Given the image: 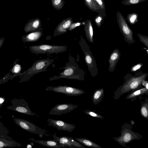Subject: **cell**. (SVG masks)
I'll list each match as a JSON object with an SVG mask.
<instances>
[{
    "mask_svg": "<svg viewBox=\"0 0 148 148\" xmlns=\"http://www.w3.org/2000/svg\"><path fill=\"white\" fill-rule=\"evenodd\" d=\"M53 140L59 143L65 145L69 148H85L81 143L72 137L67 136H58L55 133L52 135Z\"/></svg>",
    "mask_w": 148,
    "mask_h": 148,
    "instance_id": "obj_8",
    "label": "cell"
},
{
    "mask_svg": "<svg viewBox=\"0 0 148 148\" xmlns=\"http://www.w3.org/2000/svg\"><path fill=\"white\" fill-rule=\"evenodd\" d=\"M45 90L62 93L70 96H77L85 93L84 91L82 89L66 86H58L55 87L49 86L47 87Z\"/></svg>",
    "mask_w": 148,
    "mask_h": 148,
    "instance_id": "obj_7",
    "label": "cell"
},
{
    "mask_svg": "<svg viewBox=\"0 0 148 148\" xmlns=\"http://www.w3.org/2000/svg\"><path fill=\"white\" fill-rule=\"evenodd\" d=\"M147 0H124L121 3L125 5H130L138 4Z\"/></svg>",
    "mask_w": 148,
    "mask_h": 148,
    "instance_id": "obj_28",
    "label": "cell"
},
{
    "mask_svg": "<svg viewBox=\"0 0 148 148\" xmlns=\"http://www.w3.org/2000/svg\"><path fill=\"white\" fill-rule=\"evenodd\" d=\"M97 9L98 14L106 16L105 14V2L103 0H93Z\"/></svg>",
    "mask_w": 148,
    "mask_h": 148,
    "instance_id": "obj_23",
    "label": "cell"
},
{
    "mask_svg": "<svg viewBox=\"0 0 148 148\" xmlns=\"http://www.w3.org/2000/svg\"><path fill=\"white\" fill-rule=\"evenodd\" d=\"M79 44L83 52L84 53L85 62L88 66V69L91 73V69L93 66V61L92 57L90 53L88 46L87 45L85 40L81 36L80 37Z\"/></svg>",
    "mask_w": 148,
    "mask_h": 148,
    "instance_id": "obj_12",
    "label": "cell"
},
{
    "mask_svg": "<svg viewBox=\"0 0 148 148\" xmlns=\"http://www.w3.org/2000/svg\"><path fill=\"white\" fill-rule=\"evenodd\" d=\"M137 35L139 37L140 41L144 43L147 47H148V38L147 37L139 34H137Z\"/></svg>",
    "mask_w": 148,
    "mask_h": 148,
    "instance_id": "obj_31",
    "label": "cell"
},
{
    "mask_svg": "<svg viewBox=\"0 0 148 148\" xmlns=\"http://www.w3.org/2000/svg\"><path fill=\"white\" fill-rule=\"evenodd\" d=\"M19 124L24 129L31 133L38 134L40 137H42L43 135L49 136L45 133V132H47L45 130L39 127L30 122L21 120L20 121Z\"/></svg>",
    "mask_w": 148,
    "mask_h": 148,
    "instance_id": "obj_10",
    "label": "cell"
},
{
    "mask_svg": "<svg viewBox=\"0 0 148 148\" xmlns=\"http://www.w3.org/2000/svg\"><path fill=\"white\" fill-rule=\"evenodd\" d=\"M135 123L133 120H131L130 121V125H133Z\"/></svg>",
    "mask_w": 148,
    "mask_h": 148,
    "instance_id": "obj_38",
    "label": "cell"
},
{
    "mask_svg": "<svg viewBox=\"0 0 148 148\" xmlns=\"http://www.w3.org/2000/svg\"><path fill=\"white\" fill-rule=\"evenodd\" d=\"M60 69H64V70L59 73V75L50 78L49 79L50 81L61 78L84 80V72L80 68L75 59L70 55L69 56L68 62L66 63L65 66Z\"/></svg>",
    "mask_w": 148,
    "mask_h": 148,
    "instance_id": "obj_1",
    "label": "cell"
},
{
    "mask_svg": "<svg viewBox=\"0 0 148 148\" xmlns=\"http://www.w3.org/2000/svg\"><path fill=\"white\" fill-rule=\"evenodd\" d=\"M5 40V38L3 37L0 38V49L3 45Z\"/></svg>",
    "mask_w": 148,
    "mask_h": 148,
    "instance_id": "obj_35",
    "label": "cell"
},
{
    "mask_svg": "<svg viewBox=\"0 0 148 148\" xmlns=\"http://www.w3.org/2000/svg\"><path fill=\"white\" fill-rule=\"evenodd\" d=\"M138 15L136 13L129 14H127L126 19L131 25H134L138 21Z\"/></svg>",
    "mask_w": 148,
    "mask_h": 148,
    "instance_id": "obj_24",
    "label": "cell"
},
{
    "mask_svg": "<svg viewBox=\"0 0 148 148\" xmlns=\"http://www.w3.org/2000/svg\"><path fill=\"white\" fill-rule=\"evenodd\" d=\"M83 112L84 113L93 117L100 119H103L104 118L103 116L99 114L98 113L90 110L86 109V110L83 111Z\"/></svg>",
    "mask_w": 148,
    "mask_h": 148,
    "instance_id": "obj_29",
    "label": "cell"
},
{
    "mask_svg": "<svg viewBox=\"0 0 148 148\" xmlns=\"http://www.w3.org/2000/svg\"><path fill=\"white\" fill-rule=\"evenodd\" d=\"M147 75L145 74L138 77H131L117 89L114 92V99H117L124 94L138 89L141 85L142 81L145 79Z\"/></svg>",
    "mask_w": 148,
    "mask_h": 148,
    "instance_id": "obj_3",
    "label": "cell"
},
{
    "mask_svg": "<svg viewBox=\"0 0 148 148\" xmlns=\"http://www.w3.org/2000/svg\"><path fill=\"white\" fill-rule=\"evenodd\" d=\"M116 17L120 30L124 36L125 40L129 43H134L135 41L133 36V32L124 16L120 12L118 11L116 13Z\"/></svg>",
    "mask_w": 148,
    "mask_h": 148,
    "instance_id": "obj_6",
    "label": "cell"
},
{
    "mask_svg": "<svg viewBox=\"0 0 148 148\" xmlns=\"http://www.w3.org/2000/svg\"><path fill=\"white\" fill-rule=\"evenodd\" d=\"M132 127V125L128 123L123 124L122 126L121 135L114 137V140L122 146L127 147L126 144L129 143L134 140L141 139L142 138V136L133 131Z\"/></svg>",
    "mask_w": 148,
    "mask_h": 148,
    "instance_id": "obj_4",
    "label": "cell"
},
{
    "mask_svg": "<svg viewBox=\"0 0 148 148\" xmlns=\"http://www.w3.org/2000/svg\"><path fill=\"white\" fill-rule=\"evenodd\" d=\"M4 143L0 141V148L3 147L4 146Z\"/></svg>",
    "mask_w": 148,
    "mask_h": 148,
    "instance_id": "obj_36",
    "label": "cell"
},
{
    "mask_svg": "<svg viewBox=\"0 0 148 148\" xmlns=\"http://www.w3.org/2000/svg\"><path fill=\"white\" fill-rule=\"evenodd\" d=\"M84 30L87 39L90 42H93V30L91 21L90 19L86 20L84 22Z\"/></svg>",
    "mask_w": 148,
    "mask_h": 148,
    "instance_id": "obj_17",
    "label": "cell"
},
{
    "mask_svg": "<svg viewBox=\"0 0 148 148\" xmlns=\"http://www.w3.org/2000/svg\"><path fill=\"white\" fill-rule=\"evenodd\" d=\"M78 107V106L71 103L58 104L53 107L51 110L49 114L60 115L71 112Z\"/></svg>",
    "mask_w": 148,
    "mask_h": 148,
    "instance_id": "obj_9",
    "label": "cell"
},
{
    "mask_svg": "<svg viewBox=\"0 0 148 148\" xmlns=\"http://www.w3.org/2000/svg\"><path fill=\"white\" fill-rule=\"evenodd\" d=\"M142 66V65L141 64H138L134 66L131 69V71H134L138 70Z\"/></svg>",
    "mask_w": 148,
    "mask_h": 148,
    "instance_id": "obj_33",
    "label": "cell"
},
{
    "mask_svg": "<svg viewBox=\"0 0 148 148\" xmlns=\"http://www.w3.org/2000/svg\"><path fill=\"white\" fill-rule=\"evenodd\" d=\"M75 139L86 146L94 148H101L99 145L88 139L86 138H75Z\"/></svg>",
    "mask_w": 148,
    "mask_h": 148,
    "instance_id": "obj_21",
    "label": "cell"
},
{
    "mask_svg": "<svg viewBox=\"0 0 148 148\" xmlns=\"http://www.w3.org/2000/svg\"><path fill=\"white\" fill-rule=\"evenodd\" d=\"M51 3L53 7L57 10H60L63 8L65 2L64 0H51Z\"/></svg>",
    "mask_w": 148,
    "mask_h": 148,
    "instance_id": "obj_25",
    "label": "cell"
},
{
    "mask_svg": "<svg viewBox=\"0 0 148 148\" xmlns=\"http://www.w3.org/2000/svg\"><path fill=\"white\" fill-rule=\"evenodd\" d=\"M21 66L18 64H16L12 67L11 70V72L17 76L19 75V74L21 70Z\"/></svg>",
    "mask_w": 148,
    "mask_h": 148,
    "instance_id": "obj_30",
    "label": "cell"
},
{
    "mask_svg": "<svg viewBox=\"0 0 148 148\" xmlns=\"http://www.w3.org/2000/svg\"><path fill=\"white\" fill-rule=\"evenodd\" d=\"M47 121L48 122V124L49 125L56 128L59 131L63 130L71 132L76 128L75 125L61 120L48 119Z\"/></svg>",
    "mask_w": 148,
    "mask_h": 148,
    "instance_id": "obj_11",
    "label": "cell"
},
{
    "mask_svg": "<svg viewBox=\"0 0 148 148\" xmlns=\"http://www.w3.org/2000/svg\"><path fill=\"white\" fill-rule=\"evenodd\" d=\"M84 22L82 23V22H75L74 23H73L71 25L69 30V31H71L72 30L74 29L76 27L81 25H82L84 24Z\"/></svg>",
    "mask_w": 148,
    "mask_h": 148,
    "instance_id": "obj_32",
    "label": "cell"
},
{
    "mask_svg": "<svg viewBox=\"0 0 148 148\" xmlns=\"http://www.w3.org/2000/svg\"><path fill=\"white\" fill-rule=\"evenodd\" d=\"M106 16L102 14H98L94 18V21L97 27H100L103 23L104 18Z\"/></svg>",
    "mask_w": 148,
    "mask_h": 148,
    "instance_id": "obj_27",
    "label": "cell"
},
{
    "mask_svg": "<svg viewBox=\"0 0 148 148\" xmlns=\"http://www.w3.org/2000/svg\"><path fill=\"white\" fill-rule=\"evenodd\" d=\"M54 61V59L48 58L36 61L28 69L19 74L21 77V81H27L34 75L46 71Z\"/></svg>",
    "mask_w": 148,
    "mask_h": 148,
    "instance_id": "obj_2",
    "label": "cell"
},
{
    "mask_svg": "<svg viewBox=\"0 0 148 148\" xmlns=\"http://www.w3.org/2000/svg\"><path fill=\"white\" fill-rule=\"evenodd\" d=\"M143 94L148 95V89L145 87L134 90L129 94L126 97L127 99H131V101H133L137 97Z\"/></svg>",
    "mask_w": 148,
    "mask_h": 148,
    "instance_id": "obj_19",
    "label": "cell"
},
{
    "mask_svg": "<svg viewBox=\"0 0 148 148\" xmlns=\"http://www.w3.org/2000/svg\"><path fill=\"white\" fill-rule=\"evenodd\" d=\"M142 84L147 89H148V82L144 80L142 81Z\"/></svg>",
    "mask_w": 148,
    "mask_h": 148,
    "instance_id": "obj_34",
    "label": "cell"
},
{
    "mask_svg": "<svg viewBox=\"0 0 148 148\" xmlns=\"http://www.w3.org/2000/svg\"><path fill=\"white\" fill-rule=\"evenodd\" d=\"M31 140L41 145L50 147L53 148L67 147L65 145L60 144L53 139L47 140H36L33 138L31 139Z\"/></svg>",
    "mask_w": 148,
    "mask_h": 148,
    "instance_id": "obj_16",
    "label": "cell"
},
{
    "mask_svg": "<svg viewBox=\"0 0 148 148\" xmlns=\"http://www.w3.org/2000/svg\"><path fill=\"white\" fill-rule=\"evenodd\" d=\"M140 112L141 116L148 119V99L147 97L145 101L141 103Z\"/></svg>",
    "mask_w": 148,
    "mask_h": 148,
    "instance_id": "obj_22",
    "label": "cell"
},
{
    "mask_svg": "<svg viewBox=\"0 0 148 148\" xmlns=\"http://www.w3.org/2000/svg\"><path fill=\"white\" fill-rule=\"evenodd\" d=\"M4 101V100L3 99L0 98V103H2Z\"/></svg>",
    "mask_w": 148,
    "mask_h": 148,
    "instance_id": "obj_37",
    "label": "cell"
},
{
    "mask_svg": "<svg viewBox=\"0 0 148 148\" xmlns=\"http://www.w3.org/2000/svg\"><path fill=\"white\" fill-rule=\"evenodd\" d=\"M41 22L39 18L29 20L25 24L23 30L26 33L41 30Z\"/></svg>",
    "mask_w": 148,
    "mask_h": 148,
    "instance_id": "obj_14",
    "label": "cell"
},
{
    "mask_svg": "<svg viewBox=\"0 0 148 148\" xmlns=\"http://www.w3.org/2000/svg\"><path fill=\"white\" fill-rule=\"evenodd\" d=\"M104 96V90L103 88H101L96 90L94 92L92 97L93 104H97L102 100Z\"/></svg>",
    "mask_w": 148,
    "mask_h": 148,
    "instance_id": "obj_20",
    "label": "cell"
},
{
    "mask_svg": "<svg viewBox=\"0 0 148 148\" xmlns=\"http://www.w3.org/2000/svg\"><path fill=\"white\" fill-rule=\"evenodd\" d=\"M73 23V19L71 17L64 19L55 29L53 36L56 37L66 33L69 30L71 25Z\"/></svg>",
    "mask_w": 148,
    "mask_h": 148,
    "instance_id": "obj_13",
    "label": "cell"
},
{
    "mask_svg": "<svg viewBox=\"0 0 148 148\" xmlns=\"http://www.w3.org/2000/svg\"><path fill=\"white\" fill-rule=\"evenodd\" d=\"M67 47L65 45L42 44L30 46L29 47V49L31 53L36 54H40L64 52L67 50Z\"/></svg>",
    "mask_w": 148,
    "mask_h": 148,
    "instance_id": "obj_5",
    "label": "cell"
},
{
    "mask_svg": "<svg viewBox=\"0 0 148 148\" xmlns=\"http://www.w3.org/2000/svg\"><path fill=\"white\" fill-rule=\"evenodd\" d=\"M86 5L91 10L97 12V9L93 0H84Z\"/></svg>",
    "mask_w": 148,
    "mask_h": 148,
    "instance_id": "obj_26",
    "label": "cell"
},
{
    "mask_svg": "<svg viewBox=\"0 0 148 148\" xmlns=\"http://www.w3.org/2000/svg\"><path fill=\"white\" fill-rule=\"evenodd\" d=\"M43 35V32L41 30L33 32L23 36L21 40L24 43L35 42L38 40Z\"/></svg>",
    "mask_w": 148,
    "mask_h": 148,
    "instance_id": "obj_15",
    "label": "cell"
},
{
    "mask_svg": "<svg viewBox=\"0 0 148 148\" xmlns=\"http://www.w3.org/2000/svg\"><path fill=\"white\" fill-rule=\"evenodd\" d=\"M120 57V54L118 49H115L111 54L109 59V70L113 71L116 64Z\"/></svg>",
    "mask_w": 148,
    "mask_h": 148,
    "instance_id": "obj_18",
    "label": "cell"
}]
</instances>
